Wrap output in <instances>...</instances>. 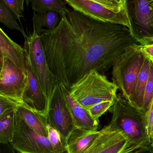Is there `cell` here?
Returning a JSON list of instances; mask_svg holds the SVG:
<instances>
[{
  "instance_id": "cell-1",
  "label": "cell",
  "mask_w": 153,
  "mask_h": 153,
  "mask_svg": "<svg viewBox=\"0 0 153 153\" xmlns=\"http://www.w3.org/2000/svg\"><path fill=\"white\" fill-rule=\"evenodd\" d=\"M39 36L50 71L69 91L89 72L103 74L129 48L139 45L126 26L74 10L61 15L57 27L44 29Z\"/></svg>"
},
{
  "instance_id": "cell-2",
  "label": "cell",
  "mask_w": 153,
  "mask_h": 153,
  "mask_svg": "<svg viewBox=\"0 0 153 153\" xmlns=\"http://www.w3.org/2000/svg\"><path fill=\"white\" fill-rule=\"evenodd\" d=\"M118 88L104 75L91 71L71 86L72 96L97 120L114 105Z\"/></svg>"
},
{
  "instance_id": "cell-3",
  "label": "cell",
  "mask_w": 153,
  "mask_h": 153,
  "mask_svg": "<svg viewBox=\"0 0 153 153\" xmlns=\"http://www.w3.org/2000/svg\"><path fill=\"white\" fill-rule=\"evenodd\" d=\"M109 111L112 115L109 124L126 138L129 152L151 146L145 112L133 106L121 94H117L115 103Z\"/></svg>"
},
{
  "instance_id": "cell-4",
  "label": "cell",
  "mask_w": 153,
  "mask_h": 153,
  "mask_svg": "<svg viewBox=\"0 0 153 153\" xmlns=\"http://www.w3.org/2000/svg\"><path fill=\"white\" fill-rule=\"evenodd\" d=\"M137 46L129 48L112 66V82L129 103L145 57Z\"/></svg>"
},
{
  "instance_id": "cell-5",
  "label": "cell",
  "mask_w": 153,
  "mask_h": 153,
  "mask_svg": "<svg viewBox=\"0 0 153 153\" xmlns=\"http://www.w3.org/2000/svg\"><path fill=\"white\" fill-rule=\"evenodd\" d=\"M25 39L24 48L48 105L57 82L50 71L39 35L33 31L26 36Z\"/></svg>"
},
{
  "instance_id": "cell-6",
  "label": "cell",
  "mask_w": 153,
  "mask_h": 153,
  "mask_svg": "<svg viewBox=\"0 0 153 153\" xmlns=\"http://www.w3.org/2000/svg\"><path fill=\"white\" fill-rule=\"evenodd\" d=\"M10 144L19 153H58L48 137L39 134L30 127L17 111L13 137Z\"/></svg>"
},
{
  "instance_id": "cell-7",
  "label": "cell",
  "mask_w": 153,
  "mask_h": 153,
  "mask_svg": "<svg viewBox=\"0 0 153 153\" xmlns=\"http://www.w3.org/2000/svg\"><path fill=\"white\" fill-rule=\"evenodd\" d=\"M46 118L48 123L59 132L66 146L70 136L77 128L58 83L48 103Z\"/></svg>"
},
{
  "instance_id": "cell-8",
  "label": "cell",
  "mask_w": 153,
  "mask_h": 153,
  "mask_svg": "<svg viewBox=\"0 0 153 153\" xmlns=\"http://www.w3.org/2000/svg\"><path fill=\"white\" fill-rule=\"evenodd\" d=\"M131 32L141 45L153 43V10L148 0H132Z\"/></svg>"
},
{
  "instance_id": "cell-9",
  "label": "cell",
  "mask_w": 153,
  "mask_h": 153,
  "mask_svg": "<svg viewBox=\"0 0 153 153\" xmlns=\"http://www.w3.org/2000/svg\"><path fill=\"white\" fill-rule=\"evenodd\" d=\"M27 83L26 72L19 68L8 57H4L0 73V95L21 104Z\"/></svg>"
},
{
  "instance_id": "cell-10",
  "label": "cell",
  "mask_w": 153,
  "mask_h": 153,
  "mask_svg": "<svg viewBox=\"0 0 153 153\" xmlns=\"http://www.w3.org/2000/svg\"><path fill=\"white\" fill-rule=\"evenodd\" d=\"M74 10L94 19L121 24L131 30L128 10L117 12L91 0H65Z\"/></svg>"
},
{
  "instance_id": "cell-11",
  "label": "cell",
  "mask_w": 153,
  "mask_h": 153,
  "mask_svg": "<svg viewBox=\"0 0 153 153\" xmlns=\"http://www.w3.org/2000/svg\"><path fill=\"white\" fill-rule=\"evenodd\" d=\"M24 49L27 83L21 104L46 117L48 110L47 101L41 90L38 79L31 67L27 51Z\"/></svg>"
},
{
  "instance_id": "cell-12",
  "label": "cell",
  "mask_w": 153,
  "mask_h": 153,
  "mask_svg": "<svg viewBox=\"0 0 153 153\" xmlns=\"http://www.w3.org/2000/svg\"><path fill=\"white\" fill-rule=\"evenodd\" d=\"M127 141L124 135L109 124L100 130L91 146L83 153H128Z\"/></svg>"
},
{
  "instance_id": "cell-13",
  "label": "cell",
  "mask_w": 153,
  "mask_h": 153,
  "mask_svg": "<svg viewBox=\"0 0 153 153\" xmlns=\"http://www.w3.org/2000/svg\"><path fill=\"white\" fill-rule=\"evenodd\" d=\"M60 85L76 128L93 131L98 130L100 120L94 118L89 111L74 98L69 91L62 85Z\"/></svg>"
},
{
  "instance_id": "cell-14",
  "label": "cell",
  "mask_w": 153,
  "mask_h": 153,
  "mask_svg": "<svg viewBox=\"0 0 153 153\" xmlns=\"http://www.w3.org/2000/svg\"><path fill=\"white\" fill-rule=\"evenodd\" d=\"M100 130L76 128L70 136L66 145V153H83L91 146Z\"/></svg>"
},
{
  "instance_id": "cell-15",
  "label": "cell",
  "mask_w": 153,
  "mask_h": 153,
  "mask_svg": "<svg viewBox=\"0 0 153 153\" xmlns=\"http://www.w3.org/2000/svg\"><path fill=\"white\" fill-rule=\"evenodd\" d=\"M0 55L8 57L19 68L26 72L24 48L10 39L1 27Z\"/></svg>"
},
{
  "instance_id": "cell-16",
  "label": "cell",
  "mask_w": 153,
  "mask_h": 153,
  "mask_svg": "<svg viewBox=\"0 0 153 153\" xmlns=\"http://www.w3.org/2000/svg\"><path fill=\"white\" fill-rule=\"evenodd\" d=\"M16 111L26 124L43 136H48L46 117L41 115L23 104H19Z\"/></svg>"
},
{
  "instance_id": "cell-17",
  "label": "cell",
  "mask_w": 153,
  "mask_h": 153,
  "mask_svg": "<svg viewBox=\"0 0 153 153\" xmlns=\"http://www.w3.org/2000/svg\"><path fill=\"white\" fill-rule=\"evenodd\" d=\"M152 64V61L145 56L143 63L137 77L134 91L130 102L133 106L141 110H143V97L145 88L149 77Z\"/></svg>"
},
{
  "instance_id": "cell-18",
  "label": "cell",
  "mask_w": 153,
  "mask_h": 153,
  "mask_svg": "<svg viewBox=\"0 0 153 153\" xmlns=\"http://www.w3.org/2000/svg\"><path fill=\"white\" fill-rule=\"evenodd\" d=\"M59 13L57 12L49 10L42 13H38L34 11L32 19L33 31L40 35L43 28L46 29H54L59 24L61 20Z\"/></svg>"
},
{
  "instance_id": "cell-19",
  "label": "cell",
  "mask_w": 153,
  "mask_h": 153,
  "mask_svg": "<svg viewBox=\"0 0 153 153\" xmlns=\"http://www.w3.org/2000/svg\"><path fill=\"white\" fill-rule=\"evenodd\" d=\"M16 111V108L10 109L0 117V144H10L12 141Z\"/></svg>"
},
{
  "instance_id": "cell-20",
  "label": "cell",
  "mask_w": 153,
  "mask_h": 153,
  "mask_svg": "<svg viewBox=\"0 0 153 153\" xmlns=\"http://www.w3.org/2000/svg\"><path fill=\"white\" fill-rule=\"evenodd\" d=\"M30 3L32 10L38 13L53 10L57 12L61 16L66 15L70 11L64 0H30Z\"/></svg>"
},
{
  "instance_id": "cell-21",
  "label": "cell",
  "mask_w": 153,
  "mask_h": 153,
  "mask_svg": "<svg viewBox=\"0 0 153 153\" xmlns=\"http://www.w3.org/2000/svg\"><path fill=\"white\" fill-rule=\"evenodd\" d=\"M0 22L4 24L10 29L19 31L23 35L24 38L27 36L23 27L18 23L14 14L1 0H0Z\"/></svg>"
},
{
  "instance_id": "cell-22",
  "label": "cell",
  "mask_w": 153,
  "mask_h": 153,
  "mask_svg": "<svg viewBox=\"0 0 153 153\" xmlns=\"http://www.w3.org/2000/svg\"><path fill=\"white\" fill-rule=\"evenodd\" d=\"M153 98V64L150 68V74L145 88L143 101V111L146 113L149 109Z\"/></svg>"
},
{
  "instance_id": "cell-23",
  "label": "cell",
  "mask_w": 153,
  "mask_h": 153,
  "mask_svg": "<svg viewBox=\"0 0 153 153\" xmlns=\"http://www.w3.org/2000/svg\"><path fill=\"white\" fill-rule=\"evenodd\" d=\"M48 137L54 150L58 153H65L66 146L62 140L59 132L53 128L48 123Z\"/></svg>"
},
{
  "instance_id": "cell-24",
  "label": "cell",
  "mask_w": 153,
  "mask_h": 153,
  "mask_svg": "<svg viewBox=\"0 0 153 153\" xmlns=\"http://www.w3.org/2000/svg\"><path fill=\"white\" fill-rule=\"evenodd\" d=\"M14 14L17 20L22 25L21 19L23 17L25 0H1Z\"/></svg>"
},
{
  "instance_id": "cell-25",
  "label": "cell",
  "mask_w": 153,
  "mask_h": 153,
  "mask_svg": "<svg viewBox=\"0 0 153 153\" xmlns=\"http://www.w3.org/2000/svg\"><path fill=\"white\" fill-rule=\"evenodd\" d=\"M146 130L150 143L153 141V98L146 113Z\"/></svg>"
},
{
  "instance_id": "cell-26",
  "label": "cell",
  "mask_w": 153,
  "mask_h": 153,
  "mask_svg": "<svg viewBox=\"0 0 153 153\" xmlns=\"http://www.w3.org/2000/svg\"><path fill=\"white\" fill-rule=\"evenodd\" d=\"M19 103L0 95V117L10 109L17 108Z\"/></svg>"
},
{
  "instance_id": "cell-27",
  "label": "cell",
  "mask_w": 153,
  "mask_h": 153,
  "mask_svg": "<svg viewBox=\"0 0 153 153\" xmlns=\"http://www.w3.org/2000/svg\"><path fill=\"white\" fill-rule=\"evenodd\" d=\"M95 2L100 4L108 9L117 12H120L122 11L127 10L128 9H124L119 5L114 0H91Z\"/></svg>"
},
{
  "instance_id": "cell-28",
  "label": "cell",
  "mask_w": 153,
  "mask_h": 153,
  "mask_svg": "<svg viewBox=\"0 0 153 153\" xmlns=\"http://www.w3.org/2000/svg\"><path fill=\"white\" fill-rule=\"evenodd\" d=\"M137 47L145 57L153 63V43L145 45H138Z\"/></svg>"
},
{
  "instance_id": "cell-29",
  "label": "cell",
  "mask_w": 153,
  "mask_h": 153,
  "mask_svg": "<svg viewBox=\"0 0 153 153\" xmlns=\"http://www.w3.org/2000/svg\"><path fill=\"white\" fill-rule=\"evenodd\" d=\"M0 153H16L10 144H0Z\"/></svg>"
},
{
  "instance_id": "cell-30",
  "label": "cell",
  "mask_w": 153,
  "mask_h": 153,
  "mask_svg": "<svg viewBox=\"0 0 153 153\" xmlns=\"http://www.w3.org/2000/svg\"><path fill=\"white\" fill-rule=\"evenodd\" d=\"M128 153H153V149L151 146H150L134 150Z\"/></svg>"
},
{
  "instance_id": "cell-31",
  "label": "cell",
  "mask_w": 153,
  "mask_h": 153,
  "mask_svg": "<svg viewBox=\"0 0 153 153\" xmlns=\"http://www.w3.org/2000/svg\"><path fill=\"white\" fill-rule=\"evenodd\" d=\"M119 5L124 9H128L127 1V0H114Z\"/></svg>"
},
{
  "instance_id": "cell-32",
  "label": "cell",
  "mask_w": 153,
  "mask_h": 153,
  "mask_svg": "<svg viewBox=\"0 0 153 153\" xmlns=\"http://www.w3.org/2000/svg\"><path fill=\"white\" fill-rule=\"evenodd\" d=\"M4 61V57L0 55V73L1 71L3 66Z\"/></svg>"
},
{
  "instance_id": "cell-33",
  "label": "cell",
  "mask_w": 153,
  "mask_h": 153,
  "mask_svg": "<svg viewBox=\"0 0 153 153\" xmlns=\"http://www.w3.org/2000/svg\"><path fill=\"white\" fill-rule=\"evenodd\" d=\"M148 1H149L150 5L153 10V0H148Z\"/></svg>"
},
{
  "instance_id": "cell-34",
  "label": "cell",
  "mask_w": 153,
  "mask_h": 153,
  "mask_svg": "<svg viewBox=\"0 0 153 153\" xmlns=\"http://www.w3.org/2000/svg\"><path fill=\"white\" fill-rule=\"evenodd\" d=\"M25 3L27 7H28L30 3V0H25Z\"/></svg>"
},
{
  "instance_id": "cell-35",
  "label": "cell",
  "mask_w": 153,
  "mask_h": 153,
  "mask_svg": "<svg viewBox=\"0 0 153 153\" xmlns=\"http://www.w3.org/2000/svg\"><path fill=\"white\" fill-rule=\"evenodd\" d=\"M151 146H152V148L153 149V141H152V143H151Z\"/></svg>"
},
{
  "instance_id": "cell-36",
  "label": "cell",
  "mask_w": 153,
  "mask_h": 153,
  "mask_svg": "<svg viewBox=\"0 0 153 153\" xmlns=\"http://www.w3.org/2000/svg\"></svg>"
}]
</instances>
